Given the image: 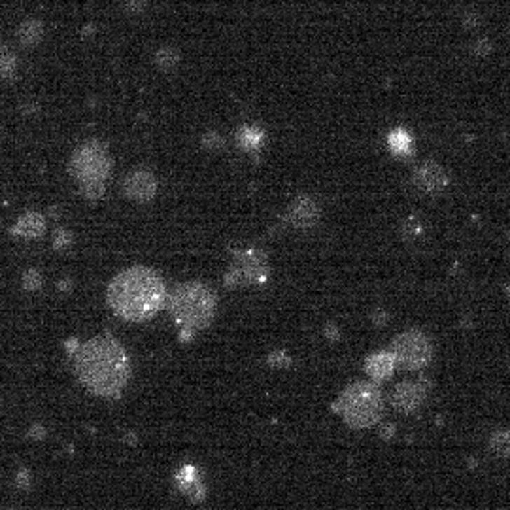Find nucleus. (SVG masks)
<instances>
[{"label":"nucleus","instance_id":"obj_1","mask_svg":"<svg viewBox=\"0 0 510 510\" xmlns=\"http://www.w3.org/2000/svg\"><path fill=\"white\" fill-rule=\"evenodd\" d=\"M74 367L83 386L100 397H118L131 374L125 350L110 336L91 338L80 346Z\"/></svg>","mask_w":510,"mask_h":510},{"label":"nucleus","instance_id":"obj_2","mask_svg":"<svg viewBox=\"0 0 510 510\" xmlns=\"http://www.w3.org/2000/svg\"><path fill=\"white\" fill-rule=\"evenodd\" d=\"M168 295L161 276L151 268L132 267L118 274L108 286V303L118 316L144 322L167 305Z\"/></svg>","mask_w":510,"mask_h":510},{"label":"nucleus","instance_id":"obj_3","mask_svg":"<svg viewBox=\"0 0 510 510\" xmlns=\"http://www.w3.org/2000/svg\"><path fill=\"white\" fill-rule=\"evenodd\" d=\"M167 306L174 322L184 331L205 329L216 312V295L210 287L199 282L181 284L170 293Z\"/></svg>","mask_w":510,"mask_h":510},{"label":"nucleus","instance_id":"obj_4","mask_svg":"<svg viewBox=\"0 0 510 510\" xmlns=\"http://www.w3.org/2000/svg\"><path fill=\"white\" fill-rule=\"evenodd\" d=\"M336 408L350 427L365 429L382 418L384 397L374 382H355L338 397Z\"/></svg>","mask_w":510,"mask_h":510},{"label":"nucleus","instance_id":"obj_5","mask_svg":"<svg viewBox=\"0 0 510 510\" xmlns=\"http://www.w3.org/2000/svg\"><path fill=\"white\" fill-rule=\"evenodd\" d=\"M399 367L406 371H420L433 359V344L422 331H406L399 335L390 348Z\"/></svg>","mask_w":510,"mask_h":510},{"label":"nucleus","instance_id":"obj_6","mask_svg":"<svg viewBox=\"0 0 510 510\" xmlns=\"http://www.w3.org/2000/svg\"><path fill=\"white\" fill-rule=\"evenodd\" d=\"M110 156L100 142H85L74 151L70 159V172L80 180V184L89 181H104L110 172Z\"/></svg>","mask_w":510,"mask_h":510},{"label":"nucleus","instance_id":"obj_7","mask_svg":"<svg viewBox=\"0 0 510 510\" xmlns=\"http://www.w3.org/2000/svg\"><path fill=\"white\" fill-rule=\"evenodd\" d=\"M267 278V261L261 254L255 251H244L237 255V261L233 263V268L227 274V284L238 286V284H254L263 282Z\"/></svg>","mask_w":510,"mask_h":510},{"label":"nucleus","instance_id":"obj_8","mask_svg":"<svg viewBox=\"0 0 510 510\" xmlns=\"http://www.w3.org/2000/svg\"><path fill=\"white\" fill-rule=\"evenodd\" d=\"M427 387L423 382H401L392 392V406L401 414H412L423 405Z\"/></svg>","mask_w":510,"mask_h":510},{"label":"nucleus","instance_id":"obj_9","mask_svg":"<svg viewBox=\"0 0 510 510\" xmlns=\"http://www.w3.org/2000/svg\"><path fill=\"white\" fill-rule=\"evenodd\" d=\"M448 181H450L448 172H446L439 163L433 161L422 163V165L414 170V174H412V184H414L420 191L429 195H436L441 193V191H444V189L448 187Z\"/></svg>","mask_w":510,"mask_h":510},{"label":"nucleus","instance_id":"obj_10","mask_svg":"<svg viewBox=\"0 0 510 510\" xmlns=\"http://www.w3.org/2000/svg\"><path fill=\"white\" fill-rule=\"evenodd\" d=\"M123 193L135 202H148L156 197L157 180L151 172L138 168L123 180Z\"/></svg>","mask_w":510,"mask_h":510},{"label":"nucleus","instance_id":"obj_11","mask_svg":"<svg viewBox=\"0 0 510 510\" xmlns=\"http://www.w3.org/2000/svg\"><path fill=\"white\" fill-rule=\"evenodd\" d=\"M286 218L295 229H310L319 218V208L310 197H297L287 208Z\"/></svg>","mask_w":510,"mask_h":510},{"label":"nucleus","instance_id":"obj_12","mask_svg":"<svg viewBox=\"0 0 510 510\" xmlns=\"http://www.w3.org/2000/svg\"><path fill=\"white\" fill-rule=\"evenodd\" d=\"M395 365L397 361L392 355V352H378V354L368 355L367 361H365V371L374 382H380V380H387L395 371Z\"/></svg>","mask_w":510,"mask_h":510},{"label":"nucleus","instance_id":"obj_13","mask_svg":"<svg viewBox=\"0 0 510 510\" xmlns=\"http://www.w3.org/2000/svg\"><path fill=\"white\" fill-rule=\"evenodd\" d=\"M44 218L40 214H36V212H29V214H25V216H21L18 219V223L12 227V233L23 238H36L44 235Z\"/></svg>","mask_w":510,"mask_h":510},{"label":"nucleus","instance_id":"obj_14","mask_svg":"<svg viewBox=\"0 0 510 510\" xmlns=\"http://www.w3.org/2000/svg\"><path fill=\"white\" fill-rule=\"evenodd\" d=\"M44 36V25L38 19H27L18 29V42L23 48H34L42 42Z\"/></svg>","mask_w":510,"mask_h":510},{"label":"nucleus","instance_id":"obj_15","mask_svg":"<svg viewBox=\"0 0 510 510\" xmlns=\"http://www.w3.org/2000/svg\"><path fill=\"white\" fill-rule=\"evenodd\" d=\"M153 62L163 72H172L180 64V51L174 46H161L153 55Z\"/></svg>","mask_w":510,"mask_h":510},{"label":"nucleus","instance_id":"obj_16","mask_svg":"<svg viewBox=\"0 0 510 510\" xmlns=\"http://www.w3.org/2000/svg\"><path fill=\"white\" fill-rule=\"evenodd\" d=\"M387 144H390V150H392L395 156H411L412 148H414L412 137L405 131V129H395V131L390 135V138H387Z\"/></svg>","mask_w":510,"mask_h":510},{"label":"nucleus","instance_id":"obj_17","mask_svg":"<svg viewBox=\"0 0 510 510\" xmlns=\"http://www.w3.org/2000/svg\"><path fill=\"white\" fill-rule=\"evenodd\" d=\"M238 142L242 144V148L246 150H259L265 142V132L254 125H244L238 131Z\"/></svg>","mask_w":510,"mask_h":510},{"label":"nucleus","instance_id":"obj_18","mask_svg":"<svg viewBox=\"0 0 510 510\" xmlns=\"http://www.w3.org/2000/svg\"><path fill=\"white\" fill-rule=\"evenodd\" d=\"M488 448L492 450L493 455H497V457H510V431H493L490 441H488Z\"/></svg>","mask_w":510,"mask_h":510},{"label":"nucleus","instance_id":"obj_19","mask_svg":"<svg viewBox=\"0 0 510 510\" xmlns=\"http://www.w3.org/2000/svg\"><path fill=\"white\" fill-rule=\"evenodd\" d=\"M2 76L4 78H12L13 74H15V69H18V59H15V55H13L12 51H8V50H2Z\"/></svg>","mask_w":510,"mask_h":510},{"label":"nucleus","instance_id":"obj_20","mask_svg":"<svg viewBox=\"0 0 510 510\" xmlns=\"http://www.w3.org/2000/svg\"><path fill=\"white\" fill-rule=\"evenodd\" d=\"M195 469L193 467H186V469H181V473L178 474V484L187 490V492H191L195 488V484H199V482H195Z\"/></svg>","mask_w":510,"mask_h":510},{"label":"nucleus","instance_id":"obj_21","mask_svg":"<svg viewBox=\"0 0 510 510\" xmlns=\"http://www.w3.org/2000/svg\"><path fill=\"white\" fill-rule=\"evenodd\" d=\"M81 193L88 199H100L104 193V181H89V184H81Z\"/></svg>","mask_w":510,"mask_h":510},{"label":"nucleus","instance_id":"obj_22","mask_svg":"<svg viewBox=\"0 0 510 510\" xmlns=\"http://www.w3.org/2000/svg\"><path fill=\"white\" fill-rule=\"evenodd\" d=\"M420 233H422V223L418 218H408L403 223V235L406 238H416Z\"/></svg>","mask_w":510,"mask_h":510},{"label":"nucleus","instance_id":"obj_23","mask_svg":"<svg viewBox=\"0 0 510 510\" xmlns=\"http://www.w3.org/2000/svg\"><path fill=\"white\" fill-rule=\"evenodd\" d=\"M70 242H72V235H70L67 229H57L55 235H53V244H55L57 249H64L69 248Z\"/></svg>","mask_w":510,"mask_h":510},{"label":"nucleus","instance_id":"obj_24","mask_svg":"<svg viewBox=\"0 0 510 510\" xmlns=\"http://www.w3.org/2000/svg\"><path fill=\"white\" fill-rule=\"evenodd\" d=\"M121 4H123L125 12L142 13L148 6V0H121Z\"/></svg>","mask_w":510,"mask_h":510},{"label":"nucleus","instance_id":"obj_25","mask_svg":"<svg viewBox=\"0 0 510 510\" xmlns=\"http://www.w3.org/2000/svg\"><path fill=\"white\" fill-rule=\"evenodd\" d=\"M202 144H205L208 150H218L223 146V138L219 137L218 132H206L202 137Z\"/></svg>","mask_w":510,"mask_h":510},{"label":"nucleus","instance_id":"obj_26","mask_svg":"<svg viewBox=\"0 0 510 510\" xmlns=\"http://www.w3.org/2000/svg\"><path fill=\"white\" fill-rule=\"evenodd\" d=\"M40 274L34 273V270H29V273L25 274V278H23V286L29 289V291H34V289H38L40 287Z\"/></svg>","mask_w":510,"mask_h":510},{"label":"nucleus","instance_id":"obj_27","mask_svg":"<svg viewBox=\"0 0 510 510\" xmlns=\"http://www.w3.org/2000/svg\"><path fill=\"white\" fill-rule=\"evenodd\" d=\"M27 476H29V473H27V471H21V473H19L18 482H19V485H21V488H27Z\"/></svg>","mask_w":510,"mask_h":510},{"label":"nucleus","instance_id":"obj_28","mask_svg":"<svg viewBox=\"0 0 510 510\" xmlns=\"http://www.w3.org/2000/svg\"><path fill=\"white\" fill-rule=\"evenodd\" d=\"M393 431H395L393 425H390V427H384V429H382V436H392Z\"/></svg>","mask_w":510,"mask_h":510},{"label":"nucleus","instance_id":"obj_29","mask_svg":"<svg viewBox=\"0 0 510 510\" xmlns=\"http://www.w3.org/2000/svg\"><path fill=\"white\" fill-rule=\"evenodd\" d=\"M504 293H506V295H509V299H510V284H509V286H506V287H504Z\"/></svg>","mask_w":510,"mask_h":510}]
</instances>
